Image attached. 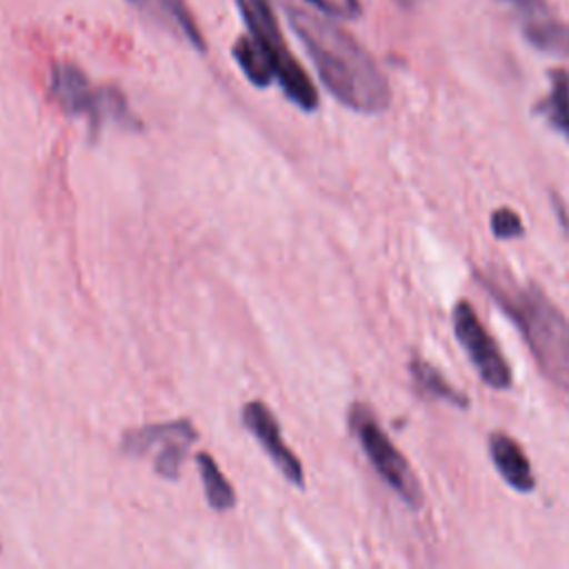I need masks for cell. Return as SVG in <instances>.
<instances>
[{"mask_svg": "<svg viewBox=\"0 0 569 569\" xmlns=\"http://www.w3.org/2000/svg\"><path fill=\"white\" fill-rule=\"evenodd\" d=\"M289 24L302 40L327 91L358 113H382L391 93L371 53L327 16L287 7Z\"/></svg>", "mask_w": 569, "mask_h": 569, "instance_id": "obj_1", "label": "cell"}, {"mask_svg": "<svg viewBox=\"0 0 569 569\" xmlns=\"http://www.w3.org/2000/svg\"><path fill=\"white\" fill-rule=\"evenodd\" d=\"M322 16L336 20H356L360 16V0H307Z\"/></svg>", "mask_w": 569, "mask_h": 569, "instance_id": "obj_16", "label": "cell"}, {"mask_svg": "<svg viewBox=\"0 0 569 569\" xmlns=\"http://www.w3.org/2000/svg\"><path fill=\"white\" fill-rule=\"evenodd\" d=\"M411 376H413V382L418 387V391L431 396V398H440V400H447L449 405L453 407H460L465 409L469 405L467 396L460 393L458 389H453L442 376L438 369H433L429 362H422L418 358L411 360Z\"/></svg>", "mask_w": 569, "mask_h": 569, "instance_id": "obj_14", "label": "cell"}, {"mask_svg": "<svg viewBox=\"0 0 569 569\" xmlns=\"http://www.w3.org/2000/svg\"><path fill=\"white\" fill-rule=\"evenodd\" d=\"M198 440V431L189 420H171L160 425H147L124 433L122 449L131 456H153V469L167 480L180 476V467L189 447Z\"/></svg>", "mask_w": 569, "mask_h": 569, "instance_id": "obj_6", "label": "cell"}, {"mask_svg": "<svg viewBox=\"0 0 569 569\" xmlns=\"http://www.w3.org/2000/svg\"><path fill=\"white\" fill-rule=\"evenodd\" d=\"M522 36L527 42L549 56H569V24L551 13L525 18Z\"/></svg>", "mask_w": 569, "mask_h": 569, "instance_id": "obj_11", "label": "cell"}, {"mask_svg": "<svg viewBox=\"0 0 569 569\" xmlns=\"http://www.w3.org/2000/svg\"><path fill=\"white\" fill-rule=\"evenodd\" d=\"M513 9H518L525 18L549 13V0H505Z\"/></svg>", "mask_w": 569, "mask_h": 569, "instance_id": "obj_18", "label": "cell"}, {"mask_svg": "<svg viewBox=\"0 0 569 569\" xmlns=\"http://www.w3.org/2000/svg\"><path fill=\"white\" fill-rule=\"evenodd\" d=\"M480 278L496 305L520 329L542 373L569 391V320L565 313L536 284L520 287L485 273Z\"/></svg>", "mask_w": 569, "mask_h": 569, "instance_id": "obj_2", "label": "cell"}, {"mask_svg": "<svg viewBox=\"0 0 569 569\" xmlns=\"http://www.w3.org/2000/svg\"><path fill=\"white\" fill-rule=\"evenodd\" d=\"M236 4L249 33L269 51L276 67V82L280 84L284 96L298 109L313 111L318 107V91L307 71L291 56L278 27L271 0H236Z\"/></svg>", "mask_w": 569, "mask_h": 569, "instance_id": "obj_3", "label": "cell"}, {"mask_svg": "<svg viewBox=\"0 0 569 569\" xmlns=\"http://www.w3.org/2000/svg\"><path fill=\"white\" fill-rule=\"evenodd\" d=\"M491 231L496 238L509 240V238L522 236V222L516 211L502 207V209H496L491 216Z\"/></svg>", "mask_w": 569, "mask_h": 569, "instance_id": "obj_17", "label": "cell"}, {"mask_svg": "<svg viewBox=\"0 0 569 569\" xmlns=\"http://www.w3.org/2000/svg\"><path fill=\"white\" fill-rule=\"evenodd\" d=\"M127 2L138 11H142L153 22L180 36L193 49L204 51V38L184 0H127Z\"/></svg>", "mask_w": 569, "mask_h": 569, "instance_id": "obj_10", "label": "cell"}, {"mask_svg": "<svg viewBox=\"0 0 569 569\" xmlns=\"http://www.w3.org/2000/svg\"><path fill=\"white\" fill-rule=\"evenodd\" d=\"M540 109L549 124L569 140V73L565 69L551 73V91Z\"/></svg>", "mask_w": 569, "mask_h": 569, "instance_id": "obj_15", "label": "cell"}, {"mask_svg": "<svg viewBox=\"0 0 569 569\" xmlns=\"http://www.w3.org/2000/svg\"><path fill=\"white\" fill-rule=\"evenodd\" d=\"M489 456L502 480L516 491L529 493L536 487V478L522 447L507 433L493 431L489 436Z\"/></svg>", "mask_w": 569, "mask_h": 569, "instance_id": "obj_9", "label": "cell"}, {"mask_svg": "<svg viewBox=\"0 0 569 569\" xmlns=\"http://www.w3.org/2000/svg\"><path fill=\"white\" fill-rule=\"evenodd\" d=\"M196 465L200 471V480H202L209 507L216 511L231 509L236 505V491L224 478V473L220 471V467L216 465V460L207 451H200L196 456Z\"/></svg>", "mask_w": 569, "mask_h": 569, "instance_id": "obj_13", "label": "cell"}, {"mask_svg": "<svg viewBox=\"0 0 569 569\" xmlns=\"http://www.w3.org/2000/svg\"><path fill=\"white\" fill-rule=\"evenodd\" d=\"M51 93L64 113L84 116L93 131L104 127V122L136 127L124 96L116 87H93L87 73L71 62L53 67Z\"/></svg>", "mask_w": 569, "mask_h": 569, "instance_id": "obj_4", "label": "cell"}, {"mask_svg": "<svg viewBox=\"0 0 569 569\" xmlns=\"http://www.w3.org/2000/svg\"><path fill=\"white\" fill-rule=\"evenodd\" d=\"M349 425L360 440L362 451L367 453L371 467L378 471V476L409 505L420 507L422 505V487L409 467L407 458L393 447L389 436L382 431L378 420L371 416V411L365 405H353L349 413Z\"/></svg>", "mask_w": 569, "mask_h": 569, "instance_id": "obj_5", "label": "cell"}, {"mask_svg": "<svg viewBox=\"0 0 569 569\" xmlns=\"http://www.w3.org/2000/svg\"><path fill=\"white\" fill-rule=\"evenodd\" d=\"M451 320H453L456 338L469 353V360L476 367L482 382L489 385L491 389H509L511 387L509 362L502 358L493 338L480 322L476 309L467 300H458L453 307Z\"/></svg>", "mask_w": 569, "mask_h": 569, "instance_id": "obj_7", "label": "cell"}, {"mask_svg": "<svg viewBox=\"0 0 569 569\" xmlns=\"http://www.w3.org/2000/svg\"><path fill=\"white\" fill-rule=\"evenodd\" d=\"M233 58L247 80L260 89L276 82V67L269 51L249 33L240 36L233 44Z\"/></svg>", "mask_w": 569, "mask_h": 569, "instance_id": "obj_12", "label": "cell"}, {"mask_svg": "<svg viewBox=\"0 0 569 569\" xmlns=\"http://www.w3.org/2000/svg\"><path fill=\"white\" fill-rule=\"evenodd\" d=\"M242 422L253 433V438L262 445V449L269 453L273 465L282 471V476L291 485L302 487L305 485V471H302L300 458L284 445L280 425H278L276 416L271 413V409L260 400L247 402L242 407Z\"/></svg>", "mask_w": 569, "mask_h": 569, "instance_id": "obj_8", "label": "cell"}, {"mask_svg": "<svg viewBox=\"0 0 569 569\" xmlns=\"http://www.w3.org/2000/svg\"><path fill=\"white\" fill-rule=\"evenodd\" d=\"M402 7H407V9H411V7H416L418 2H422V0H398Z\"/></svg>", "mask_w": 569, "mask_h": 569, "instance_id": "obj_19", "label": "cell"}]
</instances>
